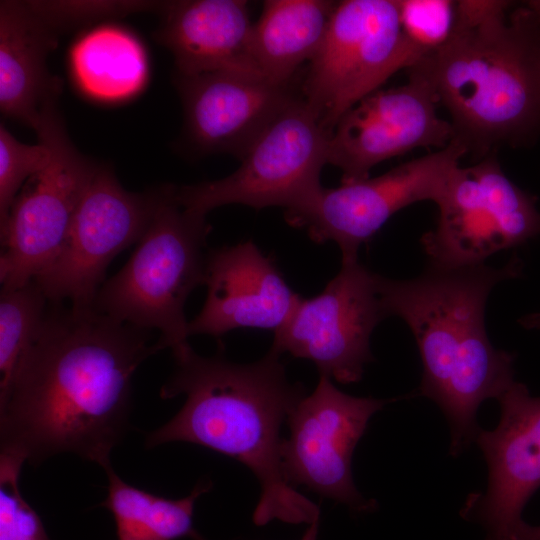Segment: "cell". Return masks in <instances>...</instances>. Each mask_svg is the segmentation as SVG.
<instances>
[{
	"mask_svg": "<svg viewBox=\"0 0 540 540\" xmlns=\"http://www.w3.org/2000/svg\"><path fill=\"white\" fill-rule=\"evenodd\" d=\"M521 270V260L514 257L501 268L430 265L414 279L377 275L385 316L403 319L416 339L423 367L418 391L445 414L454 456L480 431L481 403L498 399L514 382V356L490 342L485 307L494 286Z\"/></svg>",
	"mask_w": 540,
	"mask_h": 540,
	"instance_id": "3957f363",
	"label": "cell"
},
{
	"mask_svg": "<svg viewBox=\"0 0 540 540\" xmlns=\"http://www.w3.org/2000/svg\"><path fill=\"white\" fill-rule=\"evenodd\" d=\"M34 12L57 34L136 12L163 9L165 1H29Z\"/></svg>",
	"mask_w": 540,
	"mask_h": 540,
	"instance_id": "cb8c5ba5",
	"label": "cell"
},
{
	"mask_svg": "<svg viewBox=\"0 0 540 540\" xmlns=\"http://www.w3.org/2000/svg\"><path fill=\"white\" fill-rule=\"evenodd\" d=\"M330 135L304 100L295 98L254 141L235 172L174 186V197L184 209L203 215L230 204L296 209L322 187Z\"/></svg>",
	"mask_w": 540,
	"mask_h": 540,
	"instance_id": "52a82bcc",
	"label": "cell"
},
{
	"mask_svg": "<svg viewBox=\"0 0 540 540\" xmlns=\"http://www.w3.org/2000/svg\"><path fill=\"white\" fill-rule=\"evenodd\" d=\"M497 400L498 425L475 438L487 463V487L469 498L463 513L484 527L486 540H520L523 508L540 487V397L514 381Z\"/></svg>",
	"mask_w": 540,
	"mask_h": 540,
	"instance_id": "9a60e30c",
	"label": "cell"
},
{
	"mask_svg": "<svg viewBox=\"0 0 540 540\" xmlns=\"http://www.w3.org/2000/svg\"><path fill=\"white\" fill-rule=\"evenodd\" d=\"M409 70L408 82L377 90L349 109L328 141V164L342 172V183L369 178L382 161L419 147H446L452 124L437 115L435 87L421 60Z\"/></svg>",
	"mask_w": 540,
	"mask_h": 540,
	"instance_id": "5bb4252c",
	"label": "cell"
},
{
	"mask_svg": "<svg viewBox=\"0 0 540 540\" xmlns=\"http://www.w3.org/2000/svg\"><path fill=\"white\" fill-rule=\"evenodd\" d=\"M529 3L540 18V1H529Z\"/></svg>",
	"mask_w": 540,
	"mask_h": 540,
	"instance_id": "4dcf8cb0",
	"label": "cell"
},
{
	"mask_svg": "<svg viewBox=\"0 0 540 540\" xmlns=\"http://www.w3.org/2000/svg\"><path fill=\"white\" fill-rule=\"evenodd\" d=\"M150 330L95 307L49 302L39 334L0 392V455L38 465L74 454L110 466L129 426L132 377L162 350Z\"/></svg>",
	"mask_w": 540,
	"mask_h": 540,
	"instance_id": "6da1fadb",
	"label": "cell"
},
{
	"mask_svg": "<svg viewBox=\"0 0 540 540\" xmlns=\"http://www.w3.org/2000/svg\"><path fill=\"white\" fill-rule=\"evenodd\" d=\"M204 285L207 297L188 322L189 336L220 337L239 328L276 332L302 297L251 240L211 250L206 255Z\"/></svg>",
	"mask_w": 540,
	"mask_h": 540,
	"instance_id": "e0dca14e",
	"label": "cell"
},
{
	"mask_svg": "<svg viewBox=\"0 0 540 540\" xmlns=\"http://www.w3.org/2000/svg\"><path fill=\"white\" fill-rule=\"evenodd\" d=\"M104 470L108 486L101 506L112 513L118 540L195 539L198 535L192 522L194 505L211 484L199 483L188 496L169 499L127 483L111 465Z\"/></svg>",
	"mask_w": 540,
	"mask_h": 540,
	"instance_id": "7402d4cb",
	"label": "cell"
},
{
	"mask_svg": "<svg viewBox=\"0 0 540 540\" xmlns=\"http://www.w3.org/2000/svg\"><path fill=\"white\" fill-rule=\"evenodd\" d=\"M58 43L29 1L0 2V110L32 129L48 104L58 101L61 82L47 67Z\"/></svg>",
	"mask_w": 540,
	"mask_h": 540,
	"instance_id": "d6986e66",
	"label": "cell"
},
{
	"mask_svg": "<svg viewBox=\"0 0 540 540\" xmlns=\"http://www.w3.org/2000/svg\"><path fill=\"white\" fill-rule=\"evenodd\" d=\"M25 463L0 455V540H50L41 518L23 497L21 468Z\"/></svg>",
	"mask_w": 540,
	"mask_h": 540,
	"instance_id": "484cf974",
	"label": "cell"
},
{
	"mask_svg": "<svg viewBox=\"0 0 540 540\" xmlns=\"http://www.w3.org/2000/svg\"><path fill=\"white\" fill-rule=\"evenodd\" d=\"M69 67L88 98L116 103L138 94L148 77L146 52L136 36L114 25L95 27L72 46Z\"/></svg>",
	"mask_w": 540,
	"mask_h": 540,
	"instance_id": "44dd1931",
	"label": "cell"
},
{
	"mask_svg": "<svg viewBox=\"0 0 540 540\" xmlns=\"http://www.w3.org/2000/svg\"><path fill=\"white\" fill-rule=\"evenodd\" d=\"M397 1L403 33L425 57L447 42L455 24L456 2L450 0Z\"/></svg>",
	"mask_w": 540,
	"mask_h": 540,
	"instance_id": "4316f807",
	"label": "cell"
},
{
	"mask_svg": "<svg viewBox=\"0 0 540 540\" xmlns=\"http://www.w3.org/2000/svg\"><path fill=\"white\" fill-rule=\"evenodd\" d=\"M49 301L34 281L1 288L0 295V392L14 378L34 344Z\"/></svg>",
	"mask_w": 540,
	"mask_h": 540,
	"instance_id": "603a6c76",
	"label": "cell"
},
{
	"mask_svg": "<svg viewBox=\"0 0 540 540\" xmlns=\"http://www.w3.org/2000/svg\"><path fill=\"white\" fill-rule=\"evenodd\" d=\"M166 187L130 192L108 166L96 164L60 252L33 280L48 301L93 307L108 265L140 241Z\"/></svg>",
	"mask_w": 540,
	"mask_h": 540,
	"instance_id": "30bf717a",
	"label": "cell"
},
{
	"mask_svg": "<svg viewBox=\"0 0 540 540\" xmlns=\"http://www.w3.org/2000/svg\"><path fill=\"white\" fill-rule=\"evenodd\" d=\"M468 152L454 138L436 152L405 162L386 173L315 192L296 209L285 211L286 222L303 228L316 243L335 242L342 261L358 260V249L396 212L413 203L443 195L453 171Z\"/></svg>",
	"mask_w": 540,
	"mask_h": 540,
	"instance_id": "8fae6325",
	"label": "cell"
},
{
	"mask_svg": "<svg viewBox=\"0 0 540 540\" xmlns=\"http://www.w3.org/2000/svg\"><path fill=\"white\" fill-rule=\"evenodd\" d=\"M176 367L160 396H185L181 409L150 432L146 446L188 442L232 457L246 465L260 483L253 522L290 524L319 521V507L285 478L280 429L306 395L303 386L288 380L278 352L270 351L250 364H237L221 355L203 357L191 346L173 355Z\"/></svg>",
	"mask_w": 540,
	"mask_h": 540,
	"instance_id": "7a4b0ae2",
	"label": "cell"
},
{
	"mask_svg": "<svg viewBox=\"0 0 540 540\" xmlns=\"http://www.w3.org/2000/svg\"><path fill=\"white\" fill-rule=\"evenodd\" d=\"M206 215L181 207L174 186L166 192L145 233L124 267L98 291L94 307L112 319L153 330L173 355L187 347L184 306L190 293L204 285Z\"/></svg>",
	"mask_w": 540,
	"mask_h": 540,
	"instance_id": "5b68a950",
	"label": "cell"
},
{
	"mask_svg": "<svg viewBox=\"0 0 540 540\" xmlns=\"http://www.w3.org/2000/svg\"><path fill=\"white\" fill-rule=\"evenodd\" d=\"M160 15L155 38L172 53L178 75L259 72L250 52L253 24L246 1H166Z\"/></svg>",
	"mask_w": 540,
	"mask_h": 540,
	"instance_id": "ac0fdd59",
	"label": "cell"
},
{
	"mask_svg": "<svg viewBox=\"0 0 540 540\" xmlns=\"http://www.w3.org/2000/svg\"><path fill=\"white\" fill-rule=\"evenodd\" d=\"M50 159L51 150L46 143H22L0 124V226L6 222L24 184L45 168Z\"/></svg>",
	"mask_w": 540,
	"mask_h": 540,
	"instance_id": "d4e9b609",
	"label": "cell"
},
{
	"mask_svg": "<svg viewBox=\"0 0 540 540\" xmlns=\"http://www.w3.org/2000/svg\"><path fill=\"white\" fill-rule=\"evenodd\" d=\"M327 0H267L252 26L250 52L268 80L289 85L297 69L319 51L335 9Z\"/></svg>",
	"mask_w": 540,
	"mask_h": 540,
	"instance_id": "ffe728a7",
	"label": "cell"
},
{
	"mask_svg": "<svg viewBox=\"0 0 540 540\" xmlns=\"http://www.w3.org/2000/svg\"><path fill=\"white\" fill-rule=\"evenodd\" d=\"M519 323L527 329L540 328V313L526 315L519 319Z\"/></svg>",
	"mask_w": 540,
	"mask_h": 540,
	"instance_id": "f1b7e54d",
	"label": "cell"
},
{
	"mask_svg": "<svg viewBox=\"0 0 540 540\" xmlns=\"http://www.w3.org/2000/svg\"><path fill=\"white\" fill-rule=\"evenodd\" d=\"M35 132L51 159L27 180L0 226L1 288L28 284L54 261L97 164L72 144L58 101L45 108Z\"/></svg>",
	"mask_w": 540,
	"mask_h": 540,
	"instance_id": "ba28073f",
	"label": "cell"
},
{
	"mask_svg": "<svg viewBox=\"0 0 540 540\" xmlns=\"http://www.w3.org/2000/svg\"><path fill=\"white\" fill-rule=\"evenodd\" d=\"M520 540H540V526H530L525 523Z\"/></svg>",
	"mask_w": 540,
	"mask_h": 540,
	"instance_id": "83f0119b",
	"label": "cell"
},
{
	"mask_svg": "<svg viewBox=\"0 0 540 540\" xmlns=\"http://www.w3.org/2000/svg\"><path fill=\"white\" fill-rule=\"evenodd\" d=\"M456 2L447 42L421 59L455 138L485 154L540 132V18L529 1Z\"/></svg>",
	"mask_w": 540,
	"mask_h": 540,
	"instance_id": "277c9868",
	"label": "cell"
},
{
	"mask_svg": "<svg viewBox=\"0 0 540 540\" xmlns=\"http://www.w3.org/2000/svg\"><path fill=\"white\" fill-rule=\"evenodd\" d=\"M436 204V226L421 238L431 266L481 265L501 250L540 236L537 197L515 185L493 155L458 166Z\"/></svg>",
	"mask_w": 540,
	"mask_h": 540,
	"instance_id": "9c48e42d",
	"label": "cell"
},
{
	"mask_svg": "<svg viewBox=\"0 0 540 540\" xmlns=\"http://www.w3.org/2000/svg\"><path fill=\"white\" fill-rule=\"evenodd\" d=\"M319 521L309 524L308 528L304 532L301 540H317L318 536ZM195 540H205L199 534Z\"/></svg>",
	"mask_w": 540,
	"mask_h": 540,
	"instance_id": "f546056e",
	"label": "cell"
},
{
	"mask_svg": "<svg viewBox=\"0 0 540 540\" xmlns=\"http://www.w3.org/2000/svg\"><path fill=\"white\" fill-rule=\"evenodd\" d=\"M376 273L358 260L341 262L318 295L301 297L271 349L313 362L320 375L343 384L358 382L373 357L370 336L386 318Z\"/></svg>",
	"mask_w": 540,
	"mask_h": 540,
	"instance_id": "7c38bea8",
	"label": "cell"
},
{
	"mask_svg": "<svg viewBox=\"0 0 540 540\" xmlns=\"http://www.w3.org/2000/svg\"><path fill=\"white\" fill-rule=\"evenodd\" d=\"M175 84L191 142L202 152L239 159L296 98L289 85L276 84L250 70L177 74Z\"/></svg>",
	"mask_w": 540,
	"mask_h": 540,
	"instance_id": "2e32d148",
	"label": "cell"
},
{
	"mask_svg": "<svg viewBox=\"0 0 540 540\" xmlns=\"http://www.w3.org/2000/svg\"><path fill=\"white\" fill-rule=\"evenodd\" d=\"M423 58L403 33L397 0L338 2L310 62L302 99L331 134L349 109Z\"/></svg>",
	"mask_w": 540,
	"mask_h": 540,
	"instance_id": "8992f818",
	"label": "cell"
},
{
	"mask_svg": "<svg viewBox=\"0 0 540 540\" xmlns=\"http://www.w3.org/2000/svg\"><path fill=\"white\" fill-rule=\"evenodd\" d=\"M388 402L348 395L320 375L287 419L290 434L280 451L286 480L356 511L371 508L354 484L352 455L370 418Z\"/></svg>",
	"mask_w": 540,
	"mask_h": 540,
	"instance_id": "4fadbf2b",
	"label": "cell"
}]
</instances>
